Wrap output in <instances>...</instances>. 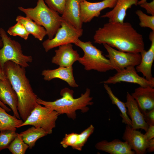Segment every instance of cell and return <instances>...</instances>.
<instances>
[{"label":"cell","instance_id":"cell-29","mask_svg":"<svg viewBox=\"0 0 154 154\" xmlns=\"http://www.w3.org/2000/svg\"><path fill=\"white\" fill-rule=\"evenodd\" d=\"M135 13L139 20L141 27L149 28L154 31V15H147L140 10L136 11Z\"/></svg>","mask_w":154,"mask_h":154},{"label":"cell","instance_id":"cell-34","mask_svg":"<svg viewBox=\"0 0 154 154\" xmlns=\"http://www.w3.org/2000/svg\"><path fill=\"white\" fill-rule=\"evenodd\" d=\"M141 7L144 8L147 13L151 15H154V0L150 2L146 1L140 5Z\"/></svg>","mask_w":154,"mask_h":154},{"label":"cell","instance_id":"cell-37","mask_svg":"<svg viewBox=\"0 0 154 154\" xmlns=\"http://www.w3.org/2000/svg\"><path fill=\"white\" fill-rule=\"evenodd\" d=\"M0 106L4 109L7 112H9L11 111V109L7 107L5 104L2 103L0 100Z\"/></svg>","mask_w":154,"mask_h":154},{"label":"cell","instance_id":"cell-10","mask_svg":"<svg viewBox=\"0 0 154 154\" xmlns=\"http://www.w3.org/2000/svg\"><path fill=\"white\" fill-rule=\"evenodd\" d=\"M135 67H128L117 72L114 76L100 83L107 84H115L121 82L137 84L143 87H154V80H148L141 77L137 73Z\"/></svg>","mask_w":154,"mask_h":154},{"label":"cell","instance_id":"cell-40","mask_svg":"<svg viewBox=\"0 0 154 154\" xmlns=\"http://www.w3.org/2000/svg\"><path fill=\"white\" fill-rule=\"evenodd\" d=\"M3 46V43L2 40L0 35V48H2Z\"/></svg>","mask_w":154,"mask_h":154},{"label":"cell","instance_id":"cell-25","mask_svg":"<svg viewBox=\"0 0 154 154\" xmlns=\"http://www.w3.org/2000/svg\"><path fill=\"white\" fill-rule=\"evenodd\" d=\"M104 88L110 99L112 103L115 105L120 112V116L123 123L130 126L132 124L131 120L127 114V109L125 102L121 101L113 93L111 88L108 84H103Z\"/></svg>","mask_w":154,"mask_h":154},{"label":"cell","instance_id":"cell-26","mask_svg":"<svg viewBox=\"0 0 154 154\" xmlns=\"http://www.w3.org/2000/svg\"><path fill=\"white\" fill-rule=\"evenodd\" d=\"M28 148V145L23 141L19 134L17 133L8 149L13 154H24Z\"/></svg>","mask_w":154,"mask_h":154},{"label":"cell","instance_id":"cell-2","mask_svg":"<svg viewBox=\"0 0 154 154\" xmlns=\"http://www.w3.org/2000/svg\"><path fill=\"white\" fill-rule=\"evenodd\" d=\"M3 70L17 94V110L24 121L38 104V97L26 76L25 68L8 61L5 63Z\"/></svg>","mask_w":154,"mask_h":154},{"label":"cell","instance_id":"cell-5","mask_svg":"<svg viewBox=\"0 0 154 154\" xmlns=\"http://www.w3.org/2000/svg\"><path fill=\"white\" fill-rule=\"evenodd\" d=\"M74 44L84 52V55L80 57L78 61L86 70H93L104 72L114 70L109 59L91 41L83 42L78 39Z\"/></svg>","mask_w":154,"mask_h":154},{"label":"cell","instance_id":"cell-33","mask_svg":"<svg viewBox=\"0 0 154 154\" xmlns=\"http://www.w3.org/2000/svg\"><path fill=\"white\" fill-rule=\"evenodd\" d=\"M145 120L149 125H154V108L143 113Z\"/></svg>","mask_w":154,"mask_h":154},{"label":"cell","instance_id":"cell-14","mask_svg":"<svg viewBox=\"0 0 154 154\" xmlns=\"http://www.w3.org/2000/svg\"><path fill=\"white\" fill-rule=\"evenodd\" d=\"M127 109V114L131 122V127L135 129H141L146 132L149 125L145 121L143 114L140 110L135 100L129 92L126 96L125 102Z\"/></svg>","mask_w":154,"mask_h":154},{"label":"cell","instance_id":"cell-24","mask_svg":"<svg viewBox=\"0 0 154 154\" xmlns=\"http://www.w3.org/2000/svg\"><path fill=\"white\" fill-rule=\"evenodd\" d=\"M19 134L23 140L28 145L30 149L34 146L38 139L48 135L42 128L34 126L21 132Z\"/></svg>","mask_w":154,"mask_h":154},{"label":"cell","instance_id":"cell-1","mask_svg":"<svg viewBox=\"0 0 154 154\" xmlns=\"http://www.w3.org/2000/svg\"><path fill=\"white\" fill-rule=\"evenodd\" d=\"M95 43L106 44L117 50L140 53L145 50L143 36L128 22H110L95 31Z\"/></svg>","mask_w":154,"mask_h":154},{"label":"cell","instance_id":"cell-3","mask_svg":"<svg viewBox=\"0 0 154 154\" xmlns=\"http://www.w3.org/2000/svg\"><path fill=\"white\" fill-rule=\"evenodd\" d=\"M74 91L68 88L61 90L60 94L62 97L52 102L43 100L38 98L37 103L50 108L58 113L59 115L66 114L69 118L75 119L76 118V111L80 110L84 113L89 110L88 105H92L93 98L90 96V90L86 89L85 92L80 97L75 98Z\"/></svg>","mask_w":154,"mask_h":154},{"label":"cell","instance_id":"cell-9","mask_svg":"<svg viewBox=\"0 0 154 154\" xmlns=\"http://www.w3.org/2000/svg\"><path fill=\"white\" fill-rule=\"evenodd\" d=\"M103 45L108 53L106 57L109 60L113 69L117 72L129 66H136L141 62L140 53L121 51L106 44Z\"/></svg>","mask_w":154,"mask_h":154},{"label":"cell","instance_id":"cell-16","mask_svg":"<svg viewBox=\"0 0 154 154\" xmlns=\"http://www.w3.org/2000/svg\"><path fill=\"white\" fill-rule=\"evenodd\" d=\"M143 114L154 108V88L140 86L131 94Z\"/></svg>","mask_w":154,"mask_h":154},{"label":"cell","instance_id":"cell-32","mask_svg":"<svg viewBox=\"0 0 154 154\" xmlns=\"http://www.w3.org/2000/svg\"><path fill=\"white\" fill-rule=\"evenodd\" d=\"M47 6L52 9L62 14L66 0H44Z\"/></svg>","mask_w":154,"mask_h":154},{"label":"cell","instance_id":"cell-31","mask_svg":"<svg viewBox=\"0 0 154 154\" xmlns=\"http://www.w3.org/2000/svg\"><path fill=\"white\" fill-rule=\"evenodd\" d=\"M94 127L91 125L79 134L80 140L76 147V150L81 151L87 142L89 137L93 133Z\"/></svg>","mask_w":154,"mask_h":154},{"label":"cell","instance_id":"cell-6","mask_svg":"<svg viewBox=\"0 0 154 154\" xmlns=\"http://www.w3.org/2000/svg\"><path fill=\"white\" fill-rule=\"evenodd\" d=\"M0 35L3 43L0 49V68L3 70L5 63L8 61L25 68L28 67V63L33 61L32 56L23 54L20 44L11 39L2 28L0 29Z\"/></svg>","mask_w":154,"mask_h":154},{"label":"cell","instance_id":"cell-36","mask_svg":"<svg viewBox=\"0 0 154 154\" xmlns=\"http://www.w3.org/2000/svg\"><path fill=\"white\" fill-rule=\"evenodd\" d=\"M154 151V138L148 140L147 151L152 153Z\"/></svg>","mask_w":154,"mask_h":154},{"label":"cell","instance_id":"cell-22","mask_svg":"<svg viewBox=\"0 0 154 154\" xmlns=\"http://www.w3.org/2000/svg\"><path fill=\"white\" fill-rule=\"evenodd\" d=\"M16 21L21 23L30 34H31L40 41H42L47 35L46 31L43 27L27 16L18 15L17 17Z\"/></svg>","mask_w":154,"mask_h":154},{"label":"cell","instance_id":"cell-38","mask_svg":"<svg viewBox=\"0 0 154 154\" xmlns=\"http://www.w3.org/2000/svg\"><path fill=\"white\" fill-rule=\"evenodd\" d=\"M4 72L0 68V80H5L6 79Z\"/></svg>","mask_w":154,"mask_h":154},{"label":"cell","instance_id":"cell-15","mask_svg":"<svg viewBox=\"0 0 154 154\" xmlns=\"http://www.w3.org/2000/svg\"><path fill=\"white\" fill-rule=\"evenodd\" d=\"M149 38L151 42L150 47L148 50H144L140 53L141 61L135 69L137 72L142 74L144 77L150 80H154L152 74V67L154 60V31L150 32Z\"/></svg>","mask_w":154,"mask_h":154},{"label":"cell","instance_id":"cell-4","mask_svg":"<svg viewBox=\"0 0 154 154\" xmlns=\"http://www.w3.org/2000/svg\"><path fill=\"white\" fill-rule=\"evenodd\" d=\"M18 9L26 16L43 27L49 39L54 37L63 20L58 13L46 5L44 0H38L36 6L33 8L19 7Z\"/></svg>","mask_w":154,"mask_h":154},{"label":"cell","instance_id":"cell-21","mask_svg":"<svg viewBox=\"0 0 154 154\" xmlns=\"http://www.w3.org/2000/svg\"><path fill=\"white\" fill-rule=\"evenodd\" d=\"M138 0H117L113 9L101 16L107 18L109 22L123 23L127 9L133 5H137Z\"/></svg>","mask_w":154,"mask_h":154},{"label":"cell","instance_id":"cell-23","mask_svg":"<svg viewBox=\"0 0 154 154\" xmlns=\"http://www.w3.org/2000/svg\"><path fill=\"white\" fill-rule=\"evenodd\" d=\"M23 120L12 116L0 106V131L5 130L16 131V128L23 122Z\"/></svg>","mask_w":154,"mask_h":154},{"label":"cell","instance_id":"cell-39","mask_svg":"<svg viewBox=\"0 0 154 154\" xmlns=\"http://www.w3.org/2000/svg\"><path fill=\"white\" fill-rule=\"evenodd\" d=\"M147 0H141L139 1H138L137 3V5H140L141 4L147 1Z\"/></svg>","mask_w":154,"mask_h":154},{"label":"cell","instance_id":"cell-20","mask_svg":"<svg viewBox=\"0 0 154 154\" xmlns=\"http://www.w3.org/2000/svg\"><path fill=\"white\" fill-rule=\"evenodd\" d=\"M96 148L110 154H135L125 141L115 139L110 141L103 140L97 143Z\"/></svg>","mask_w":154,"mask_h":154},{"label":"cell","instance_id":"cell-27","mask_svg":"<svg viewBox=\"0 0 154 154\" xmlns=\"http://www.w3.org/2000/svg\"><path fill=\"white\" fill-rule=\"evenodd\" d=\"M16 131L3 130L0 132V151L8 149L10 144L17 135Z\"/></svg>","mask_w":154,"mask_h":154},{"label":"cell","instance_id":"cell-28","mask_svg":"<svg viewBox=\"0 0 154 154\" xmlns=\"http://www.w3.org/2000/svg\"><path fill=\"white\" fill-rule=\"evenodd\" d=\"M7 32L11 36H19L25 40H27L30 35L24 25L19 21H17L14 25L9 27Z\"/></svg>","mask_w":154,"mask_h":154},{"label":"cell","instance_id":"cell-7","mask_svg":"<svg viewBox=\"0 0 154 154\" xmlns=\"http://www.w3.org/2000/svg\"><path fill=\"white\" fill-rule=\"evenodd\" d=\"M59 115L55 111L38 104L26 120L17 128L25 125H33L42 128L48 134H50L56 126V121Z\"/></svg>","mask_w":154,"mask_h":154},{"label":"cell","instance_id":"cell-11","mask_svg":"<svg viewBox=\"0 0 154 154\" xmlns=\"http://www.w3.org/2000/svg\"><path fill=\"white\" fill-rule=\"evenodd\" d=\"M117 0H104L91 2L83 0L81 3V18L83 23L91 21L95 17H98L103 10L107 8H113Z\"/></svg>","mask_w":154,"mask_h":154},{"label":"cell","instance_id":"cell-12","mask_svg":"<svg viewBox=\"0 0 154 154\" xmlns=\"http://www.w3.org/2000/svg\"><path fill=\"white\" fill-rule=\"evenodd\" d=\"M122 137L135 154L146 153L149 140L140 131L126 125Z\"/></svg>","mask_w":154,"mask_h":154},{"label":"cell","instance_id":"cell-35","mask_svg":"<svg viewBox=\"0 0 154 154\" xmlns=\"http://www.w3.org/2000/svg\"><path fill=\"white\" fill-rule=\"evenodd\" d=\"M144 135L148 140L154 138V125H149Z\"/></svg>","mask_w":154,"mask_h":154},{"label":"cell","instance_id":"cell-13","mask_svg":"<svg viewBox=\"0 0 154 154\" xmlns=\"http://www.w3.org/2000/svg\"><path fill=\"white\" fill-rule=\"evenodd\" d=\"M55 50V55L52 58L51 62L60 67L72 66L76 61H78L80 56L76 50H74L73 45L70 43L58 46Z\"/></svg>","mask_w":154,"mask_h":154},{"label":"cell","instance_id":"cell-17","mask_svg":"<svg viewBox=\"0 0 154 154\" xmlns=\"http://www.w3.org/2000/svg\"><path fill=\"white\" fill-rule=\"evenodd\" d=\"M0 100L8 105L13 111L14 116L20 119L17 110L18 98L9 81L6 78L0 80Z\"/></svg>","mask_w":154,"mask_h":154},{"label":"cell","instance_id":"cell-19","mask_svg":"<svg viewBox=\"0 0 154 154\" xmlns=\"http://www.w3.org/2000/svg\"><path fill=\"white\" fill-rule=\"evenodd\" d=\"M44 79L50 81L54 78H59L66 82L70 87H78V85L75 80L73 73L72 66L60 67L53 70H44L42 72Z\"/></svg>","mask_w":154,"mask_h":154},{"label":"cell","instance_id":"cell-30","mask_svg":"<svg viewBox=\"0 0 154 154\" xmlns=\"http://www.w3.org/2000/svg\"><path fill=\"white\" fill-rule=\"evenodd\" d=\"M79 140V134L72 133L65 134L60 143L64 148H66L69 146H70L75 149Z\"/></svg>","mask_w":154,"mask_h":154},{"label":"cell","instance_id":"cell-18","mask_svg":"<svg viewBox=\"0 0 154 154\" xmlns=\"http://www.w3.org/2000/svg\"><path fill=\"white\" fill-rule=\"evenodd\" d=\"M83 0H66L62 17L75 27L82 29L80 4Z\"/></svg>","mask_w":154,"mask_h":154},{"label":"cell","instance_id":"cell-8","mask_svg":"<svg viewBox=\"0 0 154 154\" xmlns=\"http://www.w3.org/2000/svg\"><path fill=\"white\" fill-rule=\"evenodd\" d=\"M83 33L82 28H77L63 19L54 37L51 39L48 38L44 41L42 45L47 52L62 45L74 44L82 35Z\"/></svg>","mask_w":154,"mask_h":154}]
</instances>
